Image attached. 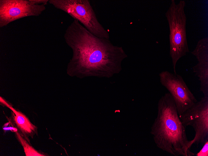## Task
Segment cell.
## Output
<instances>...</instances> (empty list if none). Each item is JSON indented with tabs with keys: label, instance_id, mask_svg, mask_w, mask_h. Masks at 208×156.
I'll use <instances>...</instances> for the list:
<instances>
[{
	"label": "cell",
	"instance_id": "8fae6325",
	"mask_svg": "<svg viewBox=\"0 0 208 156\" xmlns=\"http://www.w3.org/2000/svg\"><path fill=\"white\" fill-rule=\"evenodd\" d=\"M202 149L196 154L198 156H208V141L206 142L204 144Z\"/></svg>",
	"mask_w": 208,
	"mask_h": 156
},
{
	"label": "cell",
	"instance_id": "52a82bcc",
	"mask_svg": "<svg viewBox=\"0 0 208 156\" xmlns=\"http://www.w3.org/2000/svg\"><path fill=\"white\" fill-rule=\"evenodd\" d=\"M159 76L161 84L172 96L179 116L197 102L180 75L164 71L159 74Z\"/></svg>",
	"mask_w": 208,
	"mask_h": 156
},
{
	"label": "cell",
	"instance_id": "30bf717a",
	"mask_svg": "<svg viewBox=\"0 0 208 156\" xmlns=\"http://www.w3.org/2000/svg\"><path fill=\"white\" fill-rule=\"evenodd\" d=\"M18 140L22 145L26 156H46L37 151L29 144L27 140L17 131L15 132Z\"/></svg>",
	"mask_w": 208,
	"mask_h": 156
},
{
	"label": "cell",
	"instance_id": "3957f363",
	"mask_svg": "<svg viewBox=\"0 0 208 156\" xmlns=\"http://www.w3.org/2000/svg\"><path fill=\"white\" fill-rule=\"evenodd\" d=\"M186 6L185 0H180L177 3L174 0H171L165 13L169 28L170 55L175 74L177 61L189 52L187 37Z\"/></svg>",
	"mask_w": 208,
	"mask_h": 156
},
{
	"label": "cell",
	"instance_id": "8992f818",
	"mask_svg": "<svg viewBox=\"0 0 208 156\" xmlns=\"http://www.w3.org/2000/svg\"><path fill=\"white\" fill-rule=\"evenodd\" d=\"M179 117L185 127L191 126L195 131L192 145L203 144L208 141V97H202Z\"/></svg>",
	"mask_w": 208,
	"mask_h": 156
},
{
	"label": "cell",
	"instance_id": "277c9868",
	"mask_svg": "<svg viewBox=\"0 0 208 156\" xmlns=\"http://www.w3.org/2000/svg\"><path fill=\"white\" fill-rule=\"evenodd\" d=\"M56 8L65 12L78 20L91 33L100 38L109 39L108 31L97 20L88 0H49Z\"/></svg>",
	"mask_w": 208,
	"mask_h": 156
},
{
	"label": "cell",
	"instance_id": "9c48e42d",
	"mask_svg": "<svg viewBox=\"0 0 208 156\" xmlns=\"http://www.w3.org/2000/svg\"><path fill=\"white\" fill-rule=\"evenodd\" d=\"M7 107L12 111V117L14 126L17 127L20 134L30 143L28 137L30 136L33 138L35 134H37V127L22 113L17 111L9 104Z\"/></svg>",
	"mask_w": 208,
	"mask_h": 156
},
{
	"label": "cell",
	"instance_id": "ba28073f",
	"mask_svg": "<svg viewBox=\"0 0 208 156\" xmlns=\"http://www.w3.org/2000/svg\"><path fill=\"white\" fill-rule=\"evenodd\" d=\"M191 53L196 57L198 63L192 68L200 82V90L204 96H208V38L199 40Z\"/></svg>",
	"mask_w": 208,
	"mask_h": 156
},
{
	"label": "cell",
	"instance_id": "6da1fadb",
	"mask_svg": "<svg viewBox=\"0 0 208 156\" xmlns=\"http://www.w3.org/2000/svg\"><path fill=\"white\" fill-rule=\"evenodd\" d=\"M64 37L73 53L67 69L69 75L110 78L121 70L122 62L127 57L122 47L95 36L78 20L68 27Z\"/></svg>",
	"mask_w": 208,
	"mask_h": 156
},
{
	"label": "cell",
	"instance_id": "7a4b0ae2",
	"mask_svg": "<svg viewBox=\"0 0 208 156\" xmlns=\"http://www.w3.org/2000/svg\"><path fill=\"white\" fill-rule=\"evenodd\" d=\"M157 146L174 156H192V145L179 118L173 97L165 93L158 101L157 116L151 128Z\"/></svg>",
	"mask_w": 208,
	"mask_h": 156
},
{
	"label": "cell",
	"instance_id": "5b68a950",
	"mask_svg": "<svg viewBox=\"0 0 208 156\" xmlns=\"http://www.w3.org/2000/svg\"><path fill=\"white\" fill-rule=\"evenodd\" d=\"M48 0H0V27L24 17L40 15Z\"/></svg>",
	"mask_w": 208,
	"mask_h": 156
}]
</instances>
